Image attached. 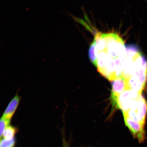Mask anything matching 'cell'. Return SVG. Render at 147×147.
Instances as JSON below:
<instances>
[{"mask_svg": "<svg viewBox=\"0 0 147 147\" xmlns=\"http://www.w3.org/2000/svg\"><path fill=\"white\" fill-rule=\"evenodd\" d=\"M147 113V103L142 95L136 105L123 115L145 126Z\"/></svg>", "mask_w": 147, "mask_h": 147, "instance_id": "obj_1", "label": "cell"}, {"mask_svg": "<svg viewBox=\"0 0 147 147\" xmlns=\"http://www.w3.org/2000/svg\"><path fill=\"white\" fill-rule=\"evenodd\" d=\"M142 94L131 89H127L119 95L117 104L119 109L122 113H126L129 110L134 100L138 98Z\"/></svg>", "mask_w": 147, "mask_h": 147, "instance_id": "obj_2", "label": "cell"}, {"mask_svg": "<svg viewBox=\"0 0 147 147\" xmlns=\"http://www.w3.org/2000/svg\"><path fill=\"white\" fill-rule=\"evenodd\" d=\"M125 124L128 128L134 138L136 139L140 143H142L146 139L145 126L140 123L124 117Z\"/></svg>", "mask_w": 147, "mask_h": 147, "instance_id": "obj_3", "label": "cell"}, {"mask_svg": "<svg viewBox=\"0 0 147 147\" xmlns=\"http://www.w3.org/2000/svg\"><path fill=\"white\" fill-rule=\"evenodd\" d=\"M111 97L118 98L121 93L128 89L126 80L122 76L112 82Z\"/></svg>", "mask_w": 147, "mask_h": 147, "instance_id": "obj_4", "label": "cell"}, {"mask_svg": "<svg viewBox=\"0 0 147 147\" xmlns=\"http://www.w3.org/2000/svg\"><path fill=\"white\" fill-rule=\"evenodd\" d=\"M21 100V97L17 94H16L9 103L2 117L11 120L17 109Z\"/></svg>", "mask_w": 147, "mask_h": 147, "instance_id": "obj_5", "label": "cell"}, {"mask_svg": "<svg viewBox=\"0 0 147 147\" xmlns=\"http://www.w3.org/2000/svg\"><path fill=\"white\" fill-rule=\"evenodd\" d=\"M126 82L128 89L133 90L141 94L146 86L139 79L134 76L126 80Z\"/></svg>", "mask_w": 147, "mask_h": 147, "instance_id": "obj_6", "label": "cell"}, {"mask_svg": "<svg viewBox=\"0 0 147 147\" xmlns=\"http://www.w3.org/2000/svg\"><path fill=\"white\" fill-rule=\"evenodd\" d=\"M18 131L17 128L9 125L3 132V138L8 140L14 138L15 136L17 133Z\"/></svg>", "mask_w": 147, "mask_h": 147, "instance_id": "obj_7", "label": "cell"}, {"mask_svg": "<svg viewBox=\"0 0 147 147\" xmlns=\"http://www.w3.org/2000/svg\"><path fill=\"white\" fill-rule=\"evenodd\" d=\"M11 120L1 117L0 121V135L1 138L5 129L10 125Z\"/></svg>", "mask_w": 147, "mask_h": 147, "instance_id": "obj_8", "label": "cell"}, {"mask_svg": "<svg viewBox=\"0 0 147 147\" xmlns=\"http://www.w3.org/2000/svg\"><path fill=\"white\" fill-rule=\"evenodd\" d=\"M16 143V139L15 138L10 140L1 139L0 146L1 147H14Z\"/></svg>", "mask_w": 147, "mask_h": 147, "instance_id": "obj_9", "label": "cell"}, {"mask_svg": "<svg viewBox=\"0 0 147 147\" xmlns=\"http://www.w3.org/2000/svg\"><path fill=\"white\" fill-rule=\"evenodd\" d=\"M63 147H69V145L65 140L63 141Z\"/></svg>", "mask_w": 147, "mask_h": 147, "instance_id": "obj_10", "label": "cell"}]
</instances>
